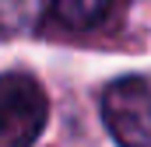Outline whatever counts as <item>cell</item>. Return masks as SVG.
<instances>
[{
  "label": "cell",
  "instance_id": "1",
  "mask_svg": "<svg viewBox=\"0 0 151 147\" xmlns=\"http://www.w3.org/2000/svg\"><path fill=\"white\" fill-rule=\"evenodd\" d=\"M46 91L32 74H0V147H32L46 126Z\"/></svg>",
  "mask_w": 151,
  "mask_h": 147
},
{
  "label": "cell",
  "instance_id": "2",
  "mask_svg": "<svg viewBox=\"0 0 151 147\" xmlns=\"http://www.w3.org/2000/svg\"><path fill=\"white\" fill-rule=\"evenodd\" d=\"M102 119L119 147H151V84L119 77L102 91Z\"/></svg>",
  "mask_w": 151,
  "mask_h": 147
},
{
  "label": "cell",
  "instance_id": "3",
  "mask_svg": "<svg viewBox=\"0 0 151 147\" xmlns=\"http://www.w3.org/2000/svg\"><path fill=\"white\" fill-rule=\"evenodd\" d=\"M116 0H53L49 18L63 32H95L113 18Z\"/></svg>",
  "mask_w": 151,
  "mask_h": 147
},
{
  "label": "cell",
  "instance_id": "4",
  "mask_svg": "<svg viewBox=\"0 0 151 147\" xmlns=\"http://www.w3.org/2000/svg\"><path fill=\"white\" fill-rule=\"evenodd\" d=\"M42 14V0H0V32H25Z\"/></svg>",
  "mask_w": 151,
  "mask_h": 147
}]
</instances>
